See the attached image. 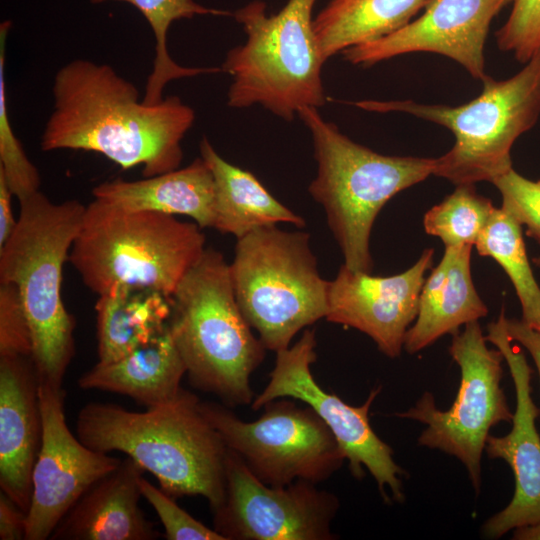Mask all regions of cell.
<instances>
[{
	"instance_id": "6da1fadb",
	"label": "cell",
	"mask_w": 540,
	"mask_h": 540,
	"mask_svg": "<svg viewBox=\"0 0 540 540\" xmlns=\"http://www.w3.org/2000/svg\"><path fill=\"white\" fill-rule=\"evenodd\" d=\"M54 110L41 137V149L100 153L144 177L179 168L181 141L195 120L194 110L177 96L156 104L139 100L136 86L110 65L86 59L61 67L53 82Z\"/></svg>"
},
{
	"instance_id": "7a4b0ae2",
	"label": "cell",
	"mask_w": 540,
	"mask_h": 540,
	"mask_svg": "<svg viewBox=\"0 0 540 540\" xmlns=\"http://www.w3.org/2000/svg\"><path fill=\"white\" fill-rule=\"evenodd\" d=\"M199 403L184 388L171 402L145 412L89 403L78 413L76 434L92 450L126 454L174 499L201 496L213 510L225 498L228 448Z\"/></svg>"
},
{
	"instance_id": "3957f363",
	"label": "cell",
	"mask_w": 540,
	"mask_h": 540,
	"mask_svg": "<svg viewBox=\"0 0 540 540\" xmlns=\"http://www.w3.org/2000/svg\"><path fill=\"white\" fill-rule=\"evenodd\" d=\"M11 236L0 247V283L17 287L31 329L40 380L62 387L75 353V320L62 299V273L86 206L50 201L40 191L19 200Z\"/></svg>"
},
{
	"instance_id": "277c9868",
	"label": "cell",
	"mask_w": 540,
	"mask_h": 540,
	"mask_svg": "<svg viewBox=\"0 0 540 540\" xmlns=\"http://www.w3.org/2000/svg\"><path fill=\"white\" fill-rule=\"evenodd\" d=\"M170 305L169 332L191 384L227 406L251 404L250 376L267 349L240 310L223 254L206 248Z\"/></svg>"
},
{
	"instance_id": "5b68a950",
	"label": "cell",
	"mask_w": 540,
	"mask_h": 540,
	"mask_svg": "<svg viewBox=\"0 0 540 540\" xmlns=\"http://www.w3.org/2000/svg\"><path fill=\"white\" fill-rule=\"evenodd\" d=\"M201 229L174 215L130 211L93 199L68 261L98 296L127 286L170 299L206 250Z\"/></svg>"
},
{
	"instance_id": "8992f818",
	"label": "cell",
	"mask_w": 540,
	"mask_h": 540,
	"mask_svg": "<svg viewBox=\"0 0 540 540\" xmlns=\"http://www.w3.org/2000/svg\"><path fill=\"white\" fill-rule=\"evenodd\" d=\"M297 115L311 132L317 162L308 191L326 213L343 264L371 273L369 241L378 213L397 193L432 175L435 158L379 154L345 136L315 107Z\"/></svg>"
},
{
	"instance_id": "52a82bcc",
	"label": "cell",
	"mask_w": 540,
	"mask_h": 540,
	"mask_svg": "<svg viewBox=\"0 0 540 540\" xmlns=\"http://www.w3.org/2000/svg\"><path fill=\"white\" fill-rule=\"evenodd\" d=\"M316 1L288 0L268 16L265 2L254 0L233 13L247 40L230 49L221 66L232 77L229 107L259 104L292 121L302 108L325 104L321 70L326 61L313 31Z\"/></svg>"
},
{
	"instance_id": "ba28073f",
	"label": "cell",
	"mask_w": 540,
	"mask_h": 540,
	"mask_svg": "<svg viewBox=\"0 0 540 540\" xmlns=\"http://www.w3.org/2000/svg\"><path fill=\"white\" fill-rule=\"evenodd\" d=\"M504 81L487 76L483 91L460 106L363 100L353 104L374 112H404L449 129L453 147L435 158L433 175L456 185L492 182L512 168L511 148L540 115V50Z\"/></svg>"
},
{
	"instance_id": "9c48e42d",
	"label": "cell",
	"mask_w": 540,
	"mask_h": 540,
	"mask_svg": "<svg viewBox=\"0 0 540 540\" xmlns=\"http://www.w3.org/2000/svg\"><path fill=\"white\" fill-rule=\"evenodd\" d=\"M229 265L240 310L267 350L288 348L299 331L326 318L329 281L307 232L256 229L237 239Z\"/></svg>"
},
{
	"instance_id": "30bf717a",
	"label": "cell",
	"mask_w": 540,
	"mask_h": 540,
	"mask_svg": "<svg viewBox=\"0 0 540 540\" xmlns=\"http://www.w3.org/2000/svg\"><path fill=\"white\" fill-rule=\"evenodd\" d=\"M282 397L264 405L257 420L246 422L227 405L201 401L199 408L229 450L260 481L286 486L297 480L315 484L330 478L345 460L334 434L308 405Z\"/></svg>"
},
{
	"instance_id": "8fae6325",
	"label": "cell",
	"mask_w": 540,
	"mask_h": 540,
	"mask_svg": "<svg viewBox=\"0 0 540 540\" xmlns=\"http://www.w3.org/2000/svg\"><path fill=\"white\" fill-rule=\"evenodd\" d=\"M478 321L453 335L449 353L461 372L457 396L446 410L436 407L431 392H424L415 406L395 415L426 425L418 444L458 458L466 467L478 494L481 487V458L490 429L511 422L507 398L501 387L503 355L486 345Z\"/></svg>"
},
{
	"instance_id": "7c38bea8",
	"label": "cell",
	"mask_w": 540,
	"mask_h": 540,
	"mask_svg": "<svg viewBox=\"0 0 540 540\" xmlns=\"http://www.w3.org/2000/svg\"><path fill=\"white\" fill-rule=\"evenodd\" d=\"M315 348V330L305 329L295 344L277 351L269 382L253 399L251 408L257 411L282 397L304 402L334 434L352 475L361 479L365 467L386 503L403 502L400 476L405 472L394 461L392 448L376 435L369 422L370 406L381 386L373 389L361 406L348 405L316 382L311 370L317 359Z\"/></svg>"
},
{
	"instance_id": "4fadbf2b",
	"label": "cell",
	"mask_w": 540,
	"mask_h": 540,
	"mask_svg": "<svg viewBox=\"0 0 540 540\" xmlns=\"http://www.w3.org/2000/svg\"><path fill=\"white\" fill-rule=\"evenodd\" d=\"M338 509V498L315 483H263L228 449L225 498L212 510L213 528L225 540H333Z\"/></svg>"
},
{
	"instance_id": "5bb4252c",
	"label": "cell",
	"mask_w": 540,
	"mask_h": 540,
	"mask_svg": "<svg viewBox=\"0 0 540 540\" xmlns=\"http://www.w3.org/2000/svg\"><path fill=\"white\" fill-rule=\"evenodd\" d=\"M39 379V378H38ZM62 387L39 379L42 442L32 473L26 540H46L78 498L121 459L87 447L70 431Z\"/></svg>"
},
{
	"instance_id": "9a60e30c",
	"label": "cell",
	"mask_w": 540,
	"mask_h": 540,
	"mask_svg": "<svg viewBox=\"0 0 540 540\" xmlns=\"http://www.w3.org/2000/svg\"><path fill=\"white\" fill-rule=\"evenodd\" d=\"M487 331L485 339L502 353L516 395L510 432L501 437L489 434L484 448L490 458L502 459L510 466L515 480L510 503L482 526L483 536L497 539L511 530L540 521V434L536 427L540 409L531 396L532 370L524 353L512 345L504 310L497 321L488 325Z\"/></svg>"
},
{
	"instance_id": "2e32d148",
	"label": "cell",
	"mask_w": 540,
	"mask_h": 540,
	"mask_svg": "<svg viewBox=\"0 0 540 540\" xmlns=\"http://www.w3.org/2000/svg\"><path fill=\"white\" fill-rule=\"evenodd\" d=\"M434 250L425 249L407 270L392 276H373L342 264L328 285L326 320L369 336L389 358L400 356L405 335L415 321L425 273Z\"/></svg>"
},
{
	"instance_id": "e0dca14e",
	"label": "cell",
	"mask_w": 540,
	"mask_h": 540,
	"mask_svg": "<svg viewBox=\"0 0 540 540\" xmlns=\"http://www.w3.org/2000/svg\"><path fill=\"white\" fill-rule=\"evenodd\" d=\"M511 0H430L423 14L377 40L347 48L345 60L363 67L411 52H433L484 80V44L492 19ZM513 1V0H512Z\"/></svg>"
},
{
	"instance_id": "ac0fdd59",
	"label": "cell",
	"mask_w": 540,
	"mask_h": 540,
	"mask_svg": "<svg viewBox=\"0 0 540 540\" xmlns=\"http://www.w3.org/2000/svg\"><path fill=\"white\" fill-rule=\"evenodd\" d=\"M42 430L39 379L32 357L0 356V487L27 513Z\"/></svg>"
},
{
	"instance_id": "d6986e66",
	"label": "cell",
	"mask_w": 540,
	"mask_h": 540,
	"mask_svg": "<svg viewBox=\"0 0 540 540\" xmlns=\"http://www.w3.org/2000/svg\"><path fill=\"white\" fill-rule=\"evenodd\" d=\"M144 469L130 457L95 481L58 523L53 540H153L161 536L140 506Z\"/></svg>"
},
{
	"instance_id": "ffe728a7",
	"label": "cell",
	"mask_w": 540,
	"mask_h": 540,
	"mask_svg": "<svg viewBox=\"0 0 540 540\" xmlns=\"http://www.w3.org/2000/svg\"><path fill=\"white\" fill-rule=\"evenodd\" d=\"M472 247H445L441 261L425 279L415 323L405 335L403 348L408 353H417L446 334L454 335L461 326L488 314L472 280Z\"/></svg>"
},
{
	"instance_id": "44dd1931",
	"label": "cell",
	"mask_w": 540,
	"mask_h": 540,
	"mask_svg": "<svg viewBox=\"0 0 540 540\" xmlns=\"http://www.w3.org/2000/svg\"><path fill=\"white\" fill-rule=\"evenodd\" d=\"M92 195L125 210L185 215L201 228L214 224V178L201 156L184 168L145 179L102 182L93 188Z\"/></svg>"
},
{
	"instance_id": "7402d4cb",
	"label": "cell",
	"mask_w": 540,
	"mask_h": 540,
	"mask_svg": "<svg viewBox=\"0 0 540 540\" xmlns=\"http://www.w3.org/2000/svg\"><path fill=\"white\" fill-rule=\"evenodd\" d=\"M186 374L184 362L169 332L110 363H96L78 380L82 389L102 390L129 396L155 408L174 400Z\"/></svg>"
},
{
	"instance_id": "603a6c76",
	"label": "cell",
	"mask_w": 540,
	"mask_h": 540,
	"mask_svg": "<svg viewBox=\"0 0 540 540\" xmlns=\"http://www.w3.org/2000/svg\"><path fill=\"white\" fill-rule=\"evenodd\" d=\"M200 154L214 178L213 228L239 239L278 223L305 226V220L279 202L254 174L223 159L205 136Z\"/></svg>"
},
{
	"instance_id": "cb8c5ba5",
	"label": "cell",
	"mask_w": 540,
	"mask_h": 540,
	"mask_svg": "<svg viewBox=\"0 0 540 540\" xmlns=\"http://www.w3.org/2000/svg\"><path fill=\"white\" fill-rule=\"evenodd\" d=\"M98 363L116 361L167 330L170 299L144 288L117 286L99 295Z\"/></svg>"
},
{
	"instance_id": "d4e9b609",
	"label": "cell",
	"mask_w": 540,
	"mask_h": 540,
	"mask_svg": "<svg viewBox=\"0 0 540 540\" xmlns=\"http://www.w3.org/2000/svg\"><path fill=\"white\" fill-rule=\"evenodd\" d=\"M430 0H329L313 19L321 57L371 42L408 24Z\"/></svg>"
},
{
	"instance_id": "484cf974",
	"label": "cell",
	"mask_w": 540,
	"mask_h": 540,
	"mask_svg": "<svg viewBox=\"0 0 540 540\" xmlns=\"http://www.w3.org/2000/svg\"><path fill=\"white\" fill-rule=\"evenodd\" d=\"M92 4L121 1L134 6L149 23L155 38L153 69L148 76L142 101L156 104L163 100L165 86L174 79L193 77L203 73L220 72V68H193L178 65L169 55L167 33L171 24L196 15L233 16L225 10L208 8L194 0H89Z\"/></svg>"
},
{
	"instance_id": "4316f807",
	"label": "cell",
	"mask_w": 540,
	"mask_h": 540,
	"mask_svg": "<svg viewBox=\"0 0 540 540\" xmlns=\"http://www.w3.org/2000/svg\"><path fill=\"white\" fill-rule=\"evenodd\" d=\"M474 246L479 255L493 258L503 268L519 299L521 320L530 324L540 311V286L528 260L522 226L495 208Z\"/></svg>"
},
{
	"instance_id": "83f0119b",
	"label": "cell",
	"mask_w": 540,
	"mask_h": 540,
	"mask_svg": "<svg viewBox=\"0 0 540 540\" xmlns=\"http://www.w3.org/2000/svg\"><path fill=\"white\" fill-rule=\"evenodd\" d=\"M495 207L478 194L474 184L457 188L424 215L423 226L429 235L442 240L445 247L474 246Z\"/></svg>"
},
{
	"instance_id": "f1b7e54d",
	"label": "cell",
	"mask_w": 540,
	"mask_h": 540,
	"mask_svg": "<svg viewBox=\"0 0 540 540\" xmlns=\"http://www.w3.org/2000/svg\"><path fill=\"white\" fill-rule=\"evenodd\" d=\"M11 21L0 25V173L19 200L39 191L40 176L26 156L8 118L5 83V47Z\"/></svg>"
},
{
	"instance_id": "f546056e",
	"label": "cell",
	"mask_w": 540,
	"mask_h": 540,
	"mask_svg": "<svg viewBox=\"0 0 540 540\" xmlns=\"http://www.w3.org/2000/svg\"><path fill=\"white\" fill-rule=\"evenodd\" d=\"M491 183L501 194V209L526 226L527 234L540 246V180L525 178L512 167Z\"/></svg>"
},
{
	"instance_id": "4dcf8cb0",
	"label": "cell",
	"mask_w": 540,
	"mask_h": 540,
	"mask_svg": "<svg viewBox=\"0 0 540 540\" xmlns=\"http://www.w3.org/2000/svg\"><path fill=\"white\" fill-rule=\"evenodd\" d=\"M497 45L527 63L540 50V0H513L511 13L496 32Z\"/></svg>"
},
{
	"instance_id": "1f68e13d",
	"label": "cell",
	"mask_w": 540,
	"mask_h": 540,
	"mask_svg": "<svg viewBox=\"0 0 540 540\" xmlns=\"http://www.w3.org/2000/svg\"><path fill=\"white\" fill-rule=\"evenodd\" d=\"M142 497L153 507L164 528L167 540H225L214 528L211 529L183 510L173 497L157 488L143 476L140 479Z\"/></svg>"
},
{
	"instance_id": "d6a6232c",
	"label": "cell",
	"mask_w": 540,
	"mask_h": 540,
	"mask_svg": "<svg viewBox=\"0 0 540 540\" xmlns=\"http://www.w3.org/2000/svg\"><path fill=\"white\" fill-rule=\"evenodd\" d=\"M33 340L17 287L0 283V356L32 357Z\"/></svg>"
},
{
	"instance_id": "836d02e7",
	"label": "cell",
	"mask_w": 540,
	"mask_h": 540,
	"mask_svg": "<svg viewBox=\"0 0 540 540\" xmlns=\"http://www.w3.org/2000/svg\"><path fill=\"white\" fill-rule=\"evenodd\" d=\"M27 512L22 510L11 498L0 493V539H26Z\"/></svg>"
},
{
	"instance_id": "e575fe53",
	"label": "cell",
	"mask_w": 540,
	"mask_h": 540,
	"mask_svg": "<svg viewBox=\"0 0 540 540\" xmlns=\"http://www.w3.org/2000/svg\"><path fill=\"white\" fill-rule=\"evenodd\" d=\"M506 330L512 341L519 343L531 355L540 380V332L533 329L521 319H507Z\"/></svg>"
},
{
	"instance_id": "d590c367",
	"label": "cell",
	"mask_w": 540,
	"mask_h": 540,
	"mask_svg": "<svg viewBox=\"0 0 540 540\" xmlns=\"http://www.w3.org/2000/svg\"><path fill=\"white\" fill-rule=\"evenodd\" d=\"M12 196L14 195L5 177L0 173V247L11 236L17 224L11 206Z\"/></svg>"
},
{
	"instance_id": "8d00e7d4",
	"label": "cell",
	"mask_w": 540,
	"mask_h": 540,
	"mask_svg": "<svg viewBox=\"0 0 540 540\" xmlns=\"http://www.w3.org/2000/svg\"><path fill=\"white\" fill-rule=\"evenodd\" d=\"M515 540H540V521L531 525L514 529Z\"/></svg>"
},
{
	"instance_id": "74e56055",
	"label": "cell",
	"mask_w": 540,
	"mask_h": 540,
	"mask_svg": "<svg viewBox=\"0 0 540 540\" xmlns=\"http://www.w3.org/2000/svg\"><path fill=\"white\" fill-rule=\"evenodd\" d=\"M525 323V322H524ZM529 325L530 327H532L533 329L537 330L538 332H540V311L539 313L537 314V316L533 319V321L530 323V324H527Z\"/></svg>"
},
{
	"instance_id": "f35d334b",
	"label": "cell",
	"mask_w": 540,
	"mask_h": 540,
	"mask_svg": "<svg viewBox=\"0 0 540 540\" xmlns=\"http://www.w3.org/2000/svg\"><path fill=\"white\" fill-rule=\"evenodd\" d=\"M532 261L534 262L535 265H537L538 267H540V257L533 258Z\"/></svg>"
}]
</instances>
